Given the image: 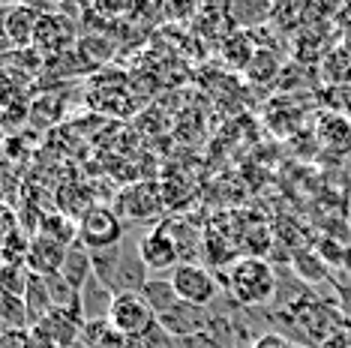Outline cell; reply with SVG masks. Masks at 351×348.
<instances>
[{
    "mask_svg": "<svg viewBox=\"0 0 351 348\" xmlns=\"http://www.w3.org/2000/svg\"><path fill=\"white\" fill-rule=\"evenodd\" d=\"M337 25H339V30L346 34V39L351 42V6H342V10H339V21H337Z\"/></svg>",
    "mask_w": 351,
    "mask_h": 348,
    "instance_id": "25",
    "label": "cell"
},
{
    "mask_svg": "<svg viewBox=\"0 0 351 348\" xmlns=\"http://www.w3.org/2000/svg\"><path fill=\"white\" fill-rule=\"evenodd\" d=\"M207 324H210V319H207V310H204V306L183 303V300H178V303H174L165 315H159V327H162L171 339H193V336H202L204 330H207Z\"/></svg>",
    "mask_w": 351,
    "mask_h": 348,
    "instance_id": "9",
    "label": "cell"
},
{
    "mask_svg": "<svg viewBox=\"0 0 351 348\" xmlns=\"http://www.w3.org/2000/svg\"><path fill=\"white\" fill-rule=\"evenodd\" d=\"M0 348H25V330H3Z\"/></svg>",
    "mask_w": 351,
    "mask_h": 348,
    "instance_id": "23",
    "label": "cell"
},
{
    "mask_svg": "<svg viewBox=\"0 0 351 348\" xmlns=\"http://www.w3.org/2000/svg\"><path fill=\"white\" fill-rule=\"evenodd\" d=\"M66 252H69L66 243L54 240V237H45V234H34L30 237L27 256H25L27 273L43 276V279L58 276L63 271V264H66Z\"/></svg>",
    "mask_w": 351,
    "mask_h": 348,
    "instance_id": "6",
    "label": "cell"
},
{
    "mask_svg": "<svg viewBox=\"0 0 351 348\" xmlns=\"http://www.w3.org/2000/svg\"><path fill=\"white\" fill-rule=\"evenodd\" d=\"M25 306H27V321H30V327L34 324H39L54 310V300H51V291L49 286H45V279L43 276H34L30 273V279H27V291H25Z\"/></svg>",
    "mask_w": 351,
    "mask_h": 348,
    "instance_id": "16",
    "label": "cell"
},
{
    "mask_svg": "<svg viewBox=\"0 0 351 348\" xmlns=\"http://www.w3.org/2000/svg\"><path fill=\"white\" fill-rule=\"evenodd\" d=\"M25 348H54V345L45 336H39L34 327H27L25 330Z\"/></svg>",
    "mask_w": 351,
    "mask_h": 348,
    "instance_id": "24",
    "label": "cell"
},
{
    "mask_svg": "<svg viewBox=\"0 0 351 348\" xmlns=\"http://www.w3.org/2000/svg\"><path fill=\"white\" fill-rule=\"evenodd\" d=\"M228 291L243 306H265L276 295V273L261 256L237 258L228 271Z\"/></svg>",
    "mask_w": 351,
    "mask_h": 348,
    "instance_id": "1",
    "label": "cell"
},
{
    "mask_svg": "<svg viewBox=\"0 0 351 348\" xmlns=\"http://www.w3.org/2000/svg\"><path fill=\"white\" fill-rule=\"evenodd\" d=\"M0 147H3V136H0Z\"/></svg>",
    "mask_w": 351,
    "mask_h": 348,
    "instance_id": "26",
    "label": "cell"
},
{
    "mask_svg": "<svg viewBox=\"0 0 351 348\" xmlns=\"http://www.w3.org/2000/svg\"><path fill=\"white\" fill-rule=\"evenodd\" d=\"M36 234L54 237V240L73 247V243H78V223H75L73 216H66V213H58V210H54V213H43Z\"/></svg>",
    "mask_w": 351,
    "mask_h": 348,
    "instance_id": "17",
    "label": "cell"
},
{
    "mask_svg": "<svg viewBox=\"0 0 351 348\" xmlns=\"http://www.w3.org/2000/svg\"><path fill=\"white\" fill-rule=\"evenodd\" d=\"M123 240V223L117 210L106 204H93L90 210L78 219V243L90 252H106L114 249Z\"/></svg>",
    "mask_w": 351,
    "mask_h": 348,
    "instance_id": "3",
    "label": "cell"
},
{
    "mask_svg": "<svg viewBox=\"0 0 351 348\" xmlns=\"http://www.w3.org/2000/svg\"><path fill=\"white\" fill-rule=\"evenodd\" d=\"M27 279H30V273L25 264H6V261H0V297H25Z\"/></svg>",
    "mask_w": 351,
    "mask_h": 348,
    "instance_id": "19",
    "label": "cell"
},
{
    "mask_svg": "<svg viewBox=\"0 0 351 348\" xmlns=\"http://www.w3.org/2000/svg\"><path fill=\"white\" fill-rule=\"evenodd\" d=\"M171 286L183 303H193V306L213 303V297H217V291H219L217 276L207 271V267L195 264V261H183V264L174 267Z\"/></svg>",
    "mask_w": 351,
    "mask_h": 348,
    "instance_id": "4",
    "label": "cell"
},
{
    "mask_svg": "<svg viewBox=\"0 0 351 348\" xmlns=\"http://www.w3.org/2000/svg\"><path fill=\"white\" fill-rule=\"evenodd\" d=\"M82 327H84V321L78 319L75 312H69V310H51L43 321L34 324L36 334L49 339L54 348H69L75 343V336L82 334Z\"/></svg>",
    "mask_w": 351,
    "mask_h": 348,
    "instance_id": "11",
    "label": "cell"
},
{
    "mask_svg": "<svg viewBox=\"0 0 351 348\" xmlns=\"http://www.w3.org/2000/svg\"><path fill=\"white\" fill-rule=\"evenodd\" d=\"M39 18H43L39 6H27V3L6 6V10H0V34L12 45H19V49H30Z\"/></svg>",
    "mask_w": 351,
    "mask_h": 348,
    "instance_id": "8",
    "label": "cell"
},
{
    "mask_svg": "<svg viewBox=\"0 0 351 348\" xmlns=\"http://www.w3.org/2000/svg\"><path fill=\"white\" fill-rule=\"evenodd\" d=\"M141 297H145L150 303V310L156 312V321H159V315H165L180 300L171 286V279H147L145 288H141Z\"/></svg>",
    "mask_w": 351,
    "mask_h": 348,
    "instance_id": "18",
    "label": "cell"
},
{
    "mask_svg": "<svg viewBox=\"0 0 351 348\" xmlns=\"http://www.w3.org/2000/svg\"><path fill=\"white\" fill-rule=\"evenodd\" d=\"M162 192L156 184H132L117 195V216L132 219V223H145V219H156L162 213Z\"/></svg>",
    "mask_w": 351,
    "mask_h": 348,
    "instance_id": "5",
    "label": "cell"
},
{
    "mask_svg": "<svg viewBox=\"0 0 351 348\" xmlns=\"http://www.w3.org/2000/svg\"><path fill=\"white\" fill-rule=\"evenodd\" d=\"M318 264H322V258H318V256H306V252H303V256H298V264H294V267H298L306 279L318 282L324 276V267H318Z\"/></svg>",
    "mask_w": 351,
    "mask_h": 348,
    "instance_id": "22",
    "label": "cell"
},
{
    "mask_svg": "<svg viewBox=\"0 0 351 348\" xmlns=\"http://www.w3.org/2000/svg\"><path fill=\"white\" fill-rule=\"evenodd\" d=\"M318 69L327 87H351V42H339L337 49L330 45Z\"/></svg>",
    "mask_w": 351,
    "mask_h": 348,
    "instance_id": "13",
    "label": "cell"
},
{
    "mask_svg": "<svg viewBox=\"0 0 351 348\" xmlns=\"http://www.w3.org/2000/svg\"><path fill=\"white\" fill-rule=\"evenodd\" d=\"M279 73H282V63H279V58H276V54L270 51V49H261V51L252 58L250 69H246L250 82H255V84H270Z\"/></svg>",
    "mask_w": 351,
    "mask_h": 348,
    "instance_id": "20",
    "label": "cell"
},
{
    "mask_svg": "<svg viewBox=\"0 0 351 348\" xmlns=\"http://www.w3.org/2000/svg\"><path fill=\"white\" fill-rule=\"evenodd\" d=\"M73 39H75L73 21L63 18L60 12H43L34 34V49H39L43 54H66Z\"/></svg>",
    "mask_w": 351,
    "mask_h": 348,
    "instance_id": "10",
    "label": "cell"
},
{
    "mask_svg": "<svg viewBox=\"0 0 351 348\" xmlns=\"http://www.w3.org/2000/svg\"><path fill=\"white\" fill-rule=\"evenodd\" d=\"M138 256L147 271H169V267H178L180 249H178V240H174L171 228L156 225L154 232H147L138 240Z\"/></svg>",
    "mask_w": 351,
    "mask_h": 348,
    "instance_id": "7",
    "label": "cell"
},
{
    "mask_svg": "<svg viewBox=\"0 0 351 348\" xmlns=\"http://www.w3.org/2000/svg\"><path fill=\"white\" fill-rule=\"evenodd\" d=\"M315 136L327 150H333L337 156L348 153L351 150V117L322 112L318 114V123H315Z\"/></svg>",
    "mask_w": 351,
    "mask_h": 348,
    "instance_id": "12",
    "label": "cell"
},
{
    "mask_svg": "<svg viewBox=\"0 0 351 348\" xmlns=\"http://www.w3.org/2000/svg\"><path fill=\"white\" fill-rule=\"evenodd\" d=\"M21 232L19 225V216L12 213V208H6V204H0V247H6V243L12 240L15 234Z\"/></svg>",
    "mask_w": 351,
    "mask_h": 348,
    "instance_id": "21",
    "label": "cell"
},
{
    "mask_svg": "<svg viewBox=\"0 0 351 348\" xmlns=\"http://www.w3.org/2000/svg\"><path fill=\"white\" fill-rule=\"evenodd\" d=\"M60 276L69 282V288L82 295L84 286L90 282V276H93V252L84 249L82 243H73L69 252H66V264H63Z\"/></svg>",
    "mask_w": 351,
    "mask_h": 348,
    "instance_id": "14",
    "label": "cell"
},
{
    "mask_svg": "<svg viewBox=\"0 0 351 348\" xmlns=\"http://www.w3.org/2000/svg\"><path fill=\"white\" fill-rule=\"evenodd\" d=\"M106 321H108V327L123 339H147L159 327L156 312L150 310V303L141 297V291H123V295H114Z\"/></svg>",
    "mask_w": 351,
    "mask_h": 348,
    "instance_id": "2",
    "label": "cell"
},
{
    "mask_svg": "<svg viewBox=\"0 0 351 348\" xmlns=\"http://www.w3.org/2000/svg\"><path fill=\"white\" fill-rule=\"evenodd\" d=\"M255 54H258V45L252 42V36L246 34V30H237V34H231L226 42H222V58H226L231 69H241V73L250 69Z\"/></svg>",
    "mask_w": 351,
    "mask_h": 348,
    "instance_id": "15",
    "label": "cell"
}]
</instances>
